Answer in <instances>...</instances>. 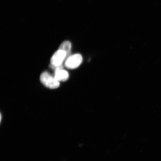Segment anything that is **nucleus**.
I'll return each instance as SVG.
<instances>
[{"label": "nucleus", "mask_w": 161, "mask_h": 161, "mask_svg": "<svg viewBox=\"0 0 161 161\" xmlns=\"http://www.w3.org/2000/svg\"><path fill=\"white\" fill-rule=\"evenodd\" d=\"M40 80L44 86L50 89H56L59 87L60 82L47 72H43L40 76Z\"/></svg>", "instance_id": "f257e3e1"}, {"label": "nucleus", "mask_w": 161, "mask_h": 161, "mask_svg": "<svg viewBox=\"0 0 161 161\" xmlns=\"http://www.w3.org/2000/svg\"><path fill=\"white\" fill-rule=\"evenodd\" d=\"M82 57L80 54L70 56L65 61V66L69 69H75L78 68L82 62Z\"/></svg>", "instance_id": "f03ea898"}, {"label": "nucleus", "mask_w": 161, "mask_h": 161, "mask_svg": "<svg viewBox=\"0 0 161 161\" xmlns=\"http://www.w3.org/2000/svg\"><path fill=\"white\" fill-rule=\"evenodd\" d=\"M55 78L58 81H65L69 77V73L63 69H60L55 72Z\"/></svg>", "instance_id": "20e7f679"}, {"label": "nucleus", "mask_w": 161, "mask_h": 161, "mask_svg": "<svg viewBox=\"0 0 161 161\" xmlns=\"http://www.w3.org/2000/svg\"><path fill=\"white\" fill-rule=\"evenodd\" d=\"M59 49L63 50L66 52V60L71 55V44L69 42L66 41L63 42L60 46Z\"/></svg>", "instance_id": "39448f33"}, {"label": "nucleus", "mask_w": 161, "mask_h": 161, "mask_svg": "<svg viewBox=\"0 0 161 161\" xmlns=\"http://www.w3.org/2000/svg\"><path fill=\"white\" fill-rule=\"evenodd\" d=\"M66 53L64 50L58 49L52 56L50 59V65L54 66H59L63 65L65 61Z\"/></svg>", "instance_id": "7ed1b4c3"}]
</instances>
